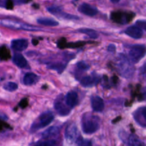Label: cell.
I'll use <instances>...</instances> for the list:
<instances>
[{"instance_id": "obj_11", "label": "cell", "mask_w": 146, "mask_h": 146, "mask_svg": "<svg viewBox=\"0 0 146 146\" xmlns=\"http://www.w3.org/2000/svg\"><path fill=\"white\" fill-rule=\"evenodd\" d=\"M125 34L128 35V36L131 37V38L138 39V38H141L143 36V33L142 29L139 27H138L137 25H134L128 27L125 30Z\"/></svg>"}, {"instance_id": "obj_3", "label": "cell", "mask_w": 146, "mask_h": 146, "mask_svg": "<svg viewBox=\"0 0 146 146\" xmlns=\"http://www.w3.org/2000/svg\"><path fill=\"white\" fill-rule=\"evenodd\" d=\"M0 25L3 26L4 27H7L9 29H22L26 30V31H39L41 29L34 26L27 24L25 23L20 22L16 20L9 19H0Z\"/></svg>"}, {"instance_id": "obj_10", "label": "cell", "mask_w": 146, "mask_h": 146, "mask_svg": "<svg viewBox=\"0 0 146 146\" xmlns=\"http://www.w3.org/2000/svg\"><path fill=\"white\" fill-rule=\"evenodd\" d=\"M78 10L81 13L88 17H94L98 14V9L95 7L87 3L81 4L78 7Z\"/></svg>"}, {"instance_id": "obj_29", "label": "cell", "mask_w": 146, "mask_h": 146, "mask_svg": "<svg viewBox=\"0 0 146 146\" xmlns=\"http://www.w3.org/2000/svg\"><path fill=\"white\" fill-rule=\"evenodd\" d=\"M143 95H144V97H145V98L146 99V88H144L143 90Z\"/></svg>"}, {"instance_id": "obj_7", "label": "cell", "mask_w": 146, "mask_h": 146, "mask_svg": "<svg viewBox=\"0 0 146 146\" xmlns=\"http://www.w3.org/2000/svg\"><path fill=\"white\" fill-rule=\"evenodd\" d=\"M54 108L58 115H63V116L68 115L71 111V108L66 104L65 97L64 96H59L56 99L54 102Z\"/></svg>"}, {"instance_id": "obj_24", "label": "cell", "mask_w": 146, "mask_h": 146, "mask_svg": "<svg viewBox=\"0 0 146 146\" xmlns=\"http://www.w3.org/2000/svg\"><path fill=\"white\" fill-rule=\"evenodd\" d=\"M77 146H92V143L88 140H84L82 138H80L76 143Z\"/></svg>"}, {"instance_id": "obj_9", "label": "cell", "mask_w": 146, "mask_h": 146, "mask_svg": "<svg viewBox=\"0 0 146 146\" xmlns=\"http://www.w3.org/2000/svg\"><path fill=\"white\" fill-rule=\"evenodd\" d=\"M133 17H131V14L125 12H113L111 14V19L114 21L119 24H128Z\"/></svg>"}, {"instance_id": "obj_5", "label": "cell", "mask_w": 146, "mask_h": 146, "mask_svg": "<svg viewBox=\"0 0 146 146\" xmlns=\"http://www.w3.org/2000/svg\"><path fill=\"white\" fill-rule=\"evenodd\" d=\"M129 60L133 64H137L146 55V46L135 44L131 47L128 52Z\"/></svg>"}, {"instance_id": "obj_8", "label": "cell", "mask_w": 146, "mask_h": 146, "mask_svg": "<svg viewBox=\"0 0 146 146\" xmlns=\"http://www.w3.org/2000/svg\"><path fill=\"white\" fill-rule=\"evenodd\" d=\"M48 11L51 13V14L54 16H56V17H59V18H63L65 19H69V20H75V19H78V17L77 16L71 15V14H66V13L64 12L62 9H61V7H55V6H53V7H48Z\"/></svg>"}, {"instance_id": "obj_16", "label": "cell", "mask_w": 146, "mask_h": 146, "mask_svg": "<svg viewBox=\"0 0 146 146\" xmlns=\"http://www.w3.org/2000/svg\"><path fill=\"white\" fill-rule=\"evenodd\" d=\"M14 64L17 66L21 68H25L28 67V62L23 55L20 54H15L12 58Z\"/></svg>"}, {"instance_id": "obj_20", "label": "cell", "mask_w": 146, "mask_h": 146, "mask_svg": "<svg viewBox=\"0 0 146 146\" xmlns=\"http://www.w3.org/2000/svg\"><path fill=\"white\" fill-rule=\"evenodd\" d=\"M37 22L39 24L46 26V27H56L58 25V21L50 18H39L37 19Z\"/></svg>"}, {"instance_id": "obj_27", "label": "cell", "mask_w": 146, "mask_h": 146, "mask_svg": "<svg viewBox=\"0 0 146 146\" xmlns=\"http://www.w3.org/2000/svg\"><path fill=\"white\" fill-rule=\"evenodd\" d=\"M54 141H39L37 142L36 143L34 144L33 146H54Z\"/></svg>"}, {"instance_id": "obj_6", "label": "cell", "mask_w": 146, "mask_h": 146, "mask_svg": "<svg viewBox=\"0 0 146 146\" xmlns=\"http://www.w3.org/2000/svg\"><path fill=\"white\" fill-rule=\"evenodd\" d=\"M65 137L67 141L70 142L75 143L78 142L81 137H80L79 131L76 124L71 123L66 127L65 131Z\"/></svg>"}, {"instance_id": "obj_25", "label": "cell", "mask_w": 146, "mask_h": 146, "mask_svg": "<svg viewBox=\"0 0 146 146\" xmlns=\"http://www.w3.org/2000/svg\"><path fill=\"white\" fill-rule=\"evenodd\" d=\"M77 68L81 71H87V70L89 69V66L86 64L84 61H80L78 62L76 64Z\"/></svg>"}, {"instance_id": "obj_12", "label": "cell", "mask_w": 146, "mask_h": 146, "mask_svg": "<svg viewBox=\"0 0 146 146\" xmlns=\"http://www.w3.org/2000/svg\"><path fill=\"white\" fill-rule=\"evenodd\" d=\"M135 121L141 126H146V106L140 108L134 113Z\"/></svg>"}, {"instance_id": "obj_15", "label": "cell", "mask_w": 146, "mask_h": 146, "mask_svg": "<svg viewBox=\"0 0 146 146\" xmlns=\"http://www.w3.org/2000/svg\"><path fill=\"white\" fill-rule=\"evenodd\" d=\"M91 107L96 112H102L104 109V100L98 96H94L91 99Z\"/></svg>"}, {"instance_id": "obj_21", "label": "cell", "mask_w": 146, "mask_h": 146, "mask_svg": "<svg viewBox=\"0 0 146 146\" xmlns=\"http://www.w3.org/2000/svg\"><path fill=\"white\" fill-rule=\"evenodd\" d=\"M128 146H145V143L135 135H131L128 138Z\"/></svg>"}, {"instance_id": "obj_23", "label": "cell", "mask_w": 146, "mask_h": 146, "mask_svg": "<svg viewBox=\"0 0 146 146\" xmlns=\"http://www.w3.org/2000/svg\"><path fill=\"white\" fill-rule=\"evenodd\" d=\"M4 88L7 91L13 92L18 88V85L14 82H8L4 85Z\"/></svg>"}, {"instance_id": "obj_14", "label": "cell", "mask_w": 146, "mask_h": 146, "mask_svg": "<svg viewBox=\"0 0 146 146\" xmlns=\"http://www.w3.org/2000/svg\"><path fill=\"white\" fill-rule=\"evenodd\" d=\"M65 102L70 108L76 106L78 104V96L75 91H70L65 96Z\"/></svg>"}, {"instance_id": "obj_1", "label": "cell", "mask_w": 146, "mask_h": 146, "mask_svg": "<svg viewBox=\"0 0 146 146\" xmlns=\"http://www.w3.org/2000/svg\"><path fill=\"white\" fill-rule=\"evenodd\" d=\"M101 125V120L97 115L86 113L81 120V128L84 133L93 134L98 131Z\"/></svg>"}, {"instance_id": "obj_28", "label": "cell", "mask_w": 146, "mask_h": 146, "mask_svg": "<svg viewBox=\"0 0 146 146\" xmlns=\"http://www.w3.org/2000/svg\"><path fill=\"white\" fill-rule=\"evenodd\" d=\"M136 25L139 27L141 29L145 30L146 31V21L145 20H139L136 22Z\"/></svg>"}, {"instance_id": "obj_22", "label": "cell", "mask_w": 146, "mask_h": 146, "mask_svg": "<svg viewBox=\"0 0 146 146\" xmlns=\"http://www.w3.org/2000/svg\"><path fill=\"white\" fill-rule=\"evenodd\" d=\"M79 32L86 34L88 37L91 38H97L98 37V34L97 31L92 29H81L79 30Z\"/></svg>"}, {"instance_id": "obj_4", "label": "cell", "mask_w": 146, "mask_h": 146, "mask_svg": "<svg viewBox=\"0 0 146 146\" xmlns=\"http://www.w3.org/2000/svg\"><path fill=\"white\" fill-rule=\"evenodd\" d=\"M54 118V115L51 111H46L43 113L32 124L31 127V132H36L38 130L47 126L52 122Z\"/></svg>"}, {"instance_id": "obj_17", "label": "cell", "mask_w": 146, "mask_h": 146, "mask_svg": "<svg viewBox=\"0 0 146 146\" xmlns=\"http://www.w3.org/2000/svg\"><path fill=\"white\" fill-rule=\"evenodd\" d=\"M39 80V77L33 73H27L23 78V84L26 86H31L36 84Z\"/></svg>"}, {"instance_id": "obj_2", "label": "cell", "mask_w": 146, "mask_h": 146, "mask_svg": "<svg viewBox=\"0 0 146 146\" xmlns=\"http://www.w3.org/2000/svg\"><path fill=\"white\" fill-rule=\"evenodd\" d=\"M117 68L119 74L123 77L126 78H130L133 76L134 74V66L133 63L127 58L125 56L121 54L118 57L117 62Z\"/></svg>"}, {"instance_id": "obj_18", "label": "cell", "mask_w": 146, "mask_h": 146, "mask_svg": "<svg viewBox=\"0 0 146 146\" xmlns=\"http://www.w3.org/2000/svg\"><path fill=\"white\" fill-rule=\"evenodd\" d=\"M98 81H99V79L97 78L96 77L88 76H85L81 78V80L80 81V84L84 87H91L94 86V85H96Z\"/></svg>"}, {"instance_id": "obj_19", "label": "cell", "mask_w": 146, "mask_h": 146, "mask_svg": "<svg viewBox=\"0 0 146 146\" xmlns=\"http://www.w3.org/2000/svg\"><path fill=\"white\" fill-rule=\"evenodd\" d=\"M61 130V127L57 126V125H54V126L50 127L47 130H46L42 134L43 138H51V137H54L56 135H58Z\"/></svg>"}, {"instance_id": "obj_30", "label": "cell", "mask_w": 146, "mask_h": 146, "mask_svg": "<svg viewBox=\"0 0 146 146\" xmlns=\"http://www.w3.org/2000/svg\"><path fill=\"white\" fill-rule=\"evenodd\" d=\"M145 71H146V64H145Z\"/></svg>"}, {"instance_id": "obj_26", "label": "cell", "mask_w": 146, "mask_h": 146, "mask_svg": "<svg viewBox=\"0 0 146 146\" xmlns=\"http://www.w3.org/2000/svg\"><path fill=\"white\" fill-rule=\"evenodd\" d=\"M66 66L63 65V64H53V65H50L48 66V68H50L51 69L56 70V71H58V73H61L63 70L64 69Z\"/></svg>"}, {"instance_id": "obj_13", "label": "cell", "mask_w": 146, "mask_h": 146, "mask_svg": "<svg viewBox=\"0 0 146 146\" xmlns=\"http://www.w3.org/2000/svg\"><path fill=\"white\" fill-rule=\"evenodd\" d=\"M29 42L25 38H19L14 39L11 41V47L12 49L17 51H24L28 47Z\"/></svg>"}]
</instances>
